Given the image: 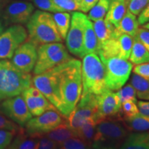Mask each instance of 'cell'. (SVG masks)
<instances>
[{
  "label": "cell",
  "mask_w": 149,
  "mask_h": 149,
  "mask_svg": "<svg viewBox=\"0 0 149 149\" xmlns=\"http://www.w3.org/2000/svg\"><path fill=\"white\" fill-rule=\"evenodd\" d=\"M58 32L63 40L66 39L70 28L71 16L68 12H57L53 15Z\"/></svg>",
  "instance_id": "obj_28"
},
{
  "label": "cell",
  "mask_w": 149,
  "mask_h": 149,
  "mask_svg": "<svg viewBox=\"0 0 149 149\" xmlns=\"http://www.w3.org/2000/svg\"><path fill=\"white\" fill-rule=\"evenodd\" d=\"M133 73H135L141 77L149 79V62L137 64L133 67Z\"/></svg>",
  "instance_id": "obj_42"
},
{
  "label": "cell",
  "mask_w": 149,
  "mask_h": 149,
  "mask_svg": "<svg viewBox=\"0 0 149 149\" xmlns=\"http://www.w3.org/2000/svg\"><path fill=\"white\" fill-rule=\"evenodd\" d=\"M17 132L0 129V149L8 148Z\"/></svg>",
  "instance_id": "obj_37"
},
{
  "label": "cell",
  "mask_w": 149,
  "mask_h": 149,
  "mask_svg": "<svg viewBox=\"0 0 149 149\" xmlns=\"http://www.w3.org/2000/svg\"><path fill=\"white\" fill-rule=\"evenodd\" d=\"M28 38V33L21 24H14L0 35V59L12 58L17 48Z\"/></svg>",
  "instance_id": "obj_12"
},
{
  "label": "cell",
  "mask_w": 149,
  "mask_h": 149,
  "mask_svg": "<svg viewBox=\"0 0 149 149\" xmlns=\"http://www.w3.org/2000/svg\"><path fill=\"white\" fill-rule=\"evenodd\" d=\"M82 59L81 95L86 94L99 95L109 90L106 85L104 65L97 54H87Z\"/></svg>",
  "instance_id": "obj_4"
},
{
  "label": "cell",
  "mask_w": 149,
  "mask_h": 149,
  "mask_svg": "<svg viewBox=\"0 0 149 149\" xmlns=\"http://www.w3.org/2000/svg\"><path fill=\"white\" fill-rule=\"evenodd\" d=\"M120 148L149 149V130L130 132Z\"/></svg>",
  "instance_id": "obj_19"
},
{
  "label": "cell",
  "mask_w": 149,
  "mask_h": 149,
  "mask_svg": "<svg viewBox=\"0 0 149 149\" xmlns=\"http://www.w3.org/2000/svg\"><path fill=\"white\" fill-rule=\"evenodd\" d=\"M42 135L46 136L57 142H61L71 137H77L76 131L70 127L66 121Z\"/></svg>",
  "instance_id": "obj_25"
},
{
  "label": "cell",
  "mask_w": 149,
  "mask_h": 149,
  "mask_svg": "<svg viewBox=\"0 0 149 149\" xmlns=\"http://www.w3.org/2000/svg\"><path fill=\"white\" fill-rule=\"evenodd\" d=\"M58 142L48 138L46 136L41 135L39 138L37 148L40 149H55L57 148Z\"/></svg>",
  "instance_id": "obj_40"
},
{
  "label": "cell",
  "mask_w": 149,
  "mask_h": 149,
  "mask_svg": "<svg viewBox=\"0 0 149 149\" xmlns=\"http://www.w3.org/2000/svg\"><path fill=\"white\" fill-rule=\"evenodd\" d=\"M35 6L26 1H15L7 3L3 10L2 19L4 26L14 24H26L33 11Z\"/></svg>",
  "instance_id": "obj_14"
},
{
  "label": "cell",
  "mask_w": 149,
  "mask_h": 149,
  "mask_svg": "<svg viewBox=\"0 0 149 149\" xmlns=\"http://www.w3.org/2000/svg\"><path fill=\"white\" fill-rule=\"evenodd\" d=\"M57 148L61 149H87L91 148L88 144L79 137H71L66 140L58 142Z\"/></svg>",
  "instance_id": "obj_31"
},
{
  "label": "cell",
  "mask_w": 149,
  "mask_h": 149,
  "mask_svg": "<svg viewBox=\"0 0 149 149\" xmlns=\"http://www.w3.org/2000/svg\"><path fill=\"white\" fill-rule=\"evenodd\" d=\"M98 42V48L103 43L113 37L115 27L106 19H101L93 23Z\"/></svg>",
  "instance_id": "obj_23"
},
{
  "label": "cell",
  "mask_w": 149,
  "mask_h": 149,
  "mask_svg": "<svg viewBox=\"0 0 149 149\" xmlns=\"http://www.w3.org/2000/svg\"><path fill=\"white\" fill-rule=\"evenodd\" d=\"M105 68V81L108 89L117 91L125 85L133 70V64L118 57L101 59Z\"/></svg>",
  "instance_id": "obj_8"
},
{
  "label": "cell",
  "mask_w": 149,
  "mask_h": 149,
  "mask_svg": "<svg viewBox=\"0 0 149 149\" xmlns=\"http://www.w3.org/2000/svg\"><path fill=\"white\" fill-rule=\"evenodd\" d=\"M59 77L61 107L59 111L68 118L79 101L82 92L81 61L72 58L60 64Z\"/></svg>",
  "instance_id": "obj_1"
},
{
  "label": "cell",
  "mask_w": 149,
  "mask_h": 149,
  "mask_svg": "<svg viewBox=\"0 0 149 149\" xmlns=\"http://www.w3.org/2000/svg\"><path fill=\"white\" fill-rule=\"evenodd\" d=\"M22 126H19L12 120H8V117L0 112V129H5L18 132L21 130Z\"/></svg>",
  "instance_id": "obj_39"
},
{
  "label": "cell",
  "mask_w": 149,
  "mask_h": 149,
  "mask_svg": "<svg viewBox=\"0 0 149 149\" xmlns=\"http://www.w3.org/2000/svg\"><path fill=\"white\" fill-rule=\"evenodd\" d=\"M33 3V5L41 10L47 11L49 13L64 12L62 9L57 6L53 0H31Z\"/></svg>",
  "instance_id": "obj_34"
},
{
  "label": "cell",
  "mask_w": 149,
  "mask_h": 149,
  "mask_svg": "<svg viewBox=\"0 0 149 149\" xmlns=\"http://www.w3.org/2000/svg\"><path fill=\"white\" fill-rule=\"evenodd\" d=\"M53 1L64 12L69 13L79 10L80 6L74 0H53Z\"/></svg>",
  "instance_id": "obj_36"
},
{
  "label": "cell",
  "mask_w": 149,
  "mask_h": 149,
  "mask_svg": "<svg viewBox=\"0 0 149 149\" xmlns=\"http://www.w3.org/2000/svg\"><path fill=\"white\" fill-rule=\"evenodd\" d=\"M32 85V76L6 59L0 60V101L21 95Z\"/></svg>",
  "instance_id": "obj_5"
},
{
  "label": "cell",
  "mask_w": 149,
  "mask_h": 149,
  "mask_svg": "<svg viewBox=\"0 0 149 149\" xmlns=\"http://www.w3.org/2000/svg\"><path fill=\"white\" fill-rule=\"evenodd\" d=\"M40 137L30 135L22 127L17 133L8 148L11 149H37Z\"/></svg>",
  "instance_id": "obj_20"
},
{
  "label": "cell",
  "mask_w": 149,
  "mask_h": 149,
  "mask_svg": "<svg viewBox=\"0 0 149 149\" xmlns=\"http://www.w3.org/2000/svg\"><path fill=\"white\" fill-rule=\"evenodd\" d=\"M130 84L137 93H145L149 91V79L133 73L130 80Z\"/></svg>",
  "instance_id": "obj_33"
},
{
  "label": "cell",
  "mask_w": 149,
  "mask_h": 149,
  "mask_svg": "<svg viewBox=\"0 0 149 149\" xmlns=\"http://www.w3.org/2000/svg\"><path fill=\"white\" fill-rule=\"evenodd\" d=\"M74 1H75L76 3H77L78 4H79V6H80V3H81V0H74Z\"/></svg>",
  "instance_id": "obj_51"
},
{
  "label": "cell",
  "mask_w": 149,
  "mask_h": 149,
  "mask_svg": "<svg viewBox=\"0 0 149 149\" xmlns=\"http://www.w3.org/2000/svg\"><path fill=\"white\" fill-rule=\"evenodd\" d=\"M120 46V53L119 57L128 59L131 52L133 43V37L128 34H121L117 37Z\"/></svg>",
  "instance_id": "obj_30"
},
{
  "label": "cell",
  "mask_w": 149,
  "mask_h": 149,
  "mask_svg": "<svg viewBox=\"0 0 149 149\" xmlns=\"http://www.w3.org/2000/svg\"><path fill=\"white\" fill-rule=\"evenodd\" d=\"M117 94L120 98L121 103L131 100L137 103V92L130 84L122 86L120 89L117 91Z\"/></svg>",
  "instance_id": "obj_32"
},
{
  "label": "cell",
  "mask_w": 149,
  "mask_h": 149,
  "mask_svg": "<svg viewBox=\"0 0 149 149\" xmlns=\"http://www.w3.org/2000/svg\"><path fill=\"white\" fill-rule=\"evenodd\" d=\"M60 64L32 78V84L59 111L61 107L60 93Z\"/></svg>",
  "instance_id": "obj_7"
},
{
  "label": "cell",
  "mask_w": 149,
  "mask_h": 149,
  "mask_svg": "<svg viewBox=\"0 0 149 149\" xmlns=\"http://www.w3.org/2000/svg\"><path fill=\"white\" fill-rule=\"evenodd\" d=\"M8 3L6 2H0V16H1L2 15V13L3 10H4V8L6 7V6L7 5Z\"/></svg>",
  "instance_id": "obj_47"
},
{
  "label": "cell",
  "mask_w": 149,
  "mask_h": 149,
  "mask_svg": "<svg viewBox=\"0 0 149 149\" xmlns=\"http://www.w3.org/2000/svg\"><path fill=\"white\" fill-rule=\"evenodd\" d=\"M30 1H31V0H30Z\"/></svg>",
  "instance_id": "obj_53"
},
{
  "label": "cell",
  "mask_w": 149,
  "mask_h": 149,
  "mask_svg": "<svg viewBox=\"0 0 149 149\" xmlns=\"http://www.w3.org/2000/svg\"><path fill=\"white\" fill-rule=\"evenodd\" d=\"M139 26L137 17L127 9L126 14L123 17L119 26L115 29L113 37H117L124 33L134 37L137 34Z\"/></svg>",
  "instance_id": "obj_18"
},
{
  "label": "cell",
  "mask_w": 149,
  "mask_h": 149,
  "mask_svg": "<svg viewBox=\"0 0 149 149\" xmlns=\"http://www.w3.org/2000/svg\"><path fill=\"white\" fill-rule=\"evenodd\" d=\"M3 30H4V25H3L2 21L0 20V35L3 33Z\"/></svg>",
  "instance_id": "obj_48"
},
{
  "label": "cell",
  "mask_w": 149,
  "mask_h": 149,
  "mask_svg": "<svg viewBox=\"0 0 149 149\" xmlns=\"http://www.w3.org/2000/svg\"><path fill=\"white\" fill-rule=\"evenodd\" d=\"M135 37H137V39L149 52V30L144 27L139 28Z\"/></svg>",
  "instance_id": "obj_41"
},
{
  "label": "cell",
  "mask_w": 149,
  "mask_h": 149,
  "mask_svg": "<svg viewBox=\"0 0 149 149\" xmlns=\"http://www.w3.org/2000/svg\"><path fill=\"white\" fill-rule=\"evenodd\" d=\"M125 1H126V3H128V2H129V1H130V0H125Z\"/></svg>",
  "instance_id": "obj_52"
},
{
  "label": "cell",
  "mask_w": 149,
  "mask_h": 149,
  "mask_svg": "<svg viewBox=\"0 0 149 149\" xmlns=\"http://www.w3.org/2000/svg\"><path fill=\"white\" fill-rule=\"evenodd\" d=\"M129 133L119 114L104 119L97 124L92 148H120Z\"/></svg>",
  "instance_id": "obj_2"
},
{
  "label": "cell",
  "mask_w": 149,
  "mask_h": 149,
  "mask_svg": "<svg viewBox=\"0 0 149 149\" xmlns=\"http://www.w3.org/2000/svg\"><path fill=\"white\" fill-rule=\"evenodd\" d=\"M96 103L95 121L97 124L104 119L118 115L122 105L117 93L111 90H108L101 95H96Z\"/></svg>",
  "instance_id": "obj_16"
},
{
  "label": "cell",
  "mask_w": 149,
  "mask_h": 149,
  "mask_svg": "<svg viewBox=\"0 0 149 149\" xmlns=\"http://www.w3.org/2000/svg\"><path fill=\"white\" fill-rule=\"evenodd\" d=\"M128 59L135 65L149 62V52L135 36L133 37V46Z\"/></svg>",
  "instance_id": "obj_26"
},
{
  "label": "cell",
  "mask_w": 149,
  "mask_h": 149,
  "mask_svg": "<svg viewBox=\"0 0 149 149\" xmlns=\"http://www.w3.org/2000/svg\"><path fill=\"white\" fill-rule=\"evenodd\" d=\"M97 123L93 119H89L79 126L76 131L77 137L84 141L92 148V144L96 132Z\"/></svg>",
  "instance_id": "obj_27"
},
{
  "label": "cell",
  "mask_w": 149,
  "mask_h": 149,
  "mask_svg": "<svg viewBox=\"0 0 149 149\" xmlns=\"http://www.w3.org/2000/svg\"><path fill=\"white\" fill-rule=\"evenodd\" d=\"M27 40L39 45L46 43L61 42L53 15L44 10H36L26 23Z\"/></svg>",
  "instance_id": "obj_3"
},
{
  "label": "cell",
  "mask_w": 149,
  "mask_h": 149,
  "mask_svg": "<svg viewBox=\"0 0 149 149\" xmlns=\"http://www.w3.org/2000/svg\"><path fill=\"white\" fill-rule=\"evenodd\" d=\"M96 111L95 95L86 94L81 95L75 108L68 118H66V122L70 128L74 131H77L79 126L87 120L93 119L95 121Z\"/></svg>",
  "instance_id": "obj_11"
},
{
  "label": "cell",
  "mask_w": 149,
  "mask_h": 149,
  "mask_svg": "<svg viewBox=\"0 0 149 149\" xmlns=\"http://www.w3.org/2000/svg\"><path fill=\"white\" fill-rule=\"evenodd\" d=\"M66 118L57 110H49L32 117L25 125V131L30 135L40 137L63 124Z\"/></svg>",
  "instance_id": "obj_10"
},
{
  "label": "cell",
  "mask_w": 149,
  "mask_h": 149,
  "mask_svg": "<svg viewBox=\"0 0 149 149\" xmlns=\"http://www.w3.org/2000/svg\"><path fill=\"white\" fill-rule=\"evenodd\" d=\"M86 17L87 15L82 12H72L70 28L65 39L68 52L81 59L85 56L84 53V34Z\"/></svg>",
  "instance_id": "obj_9"
},
{
  "label": "cell",
  "mask_w": 149,
  "mask_h": 149,
  "mask_svg": "<svg viewBox=\"0 0 149 149\" xmlns=\"http://www.w3.org/2000/svg\"><path fill=\"white\" fill-rule=\"evenodd\" d=\"M143 27L145 28V29H148V30H149V22H147L146 24H144V25H143Z\"/></svg>",
  "instance_id": "obj_49"
},
{
  "label": "cell",
  "mask_w": 149,
  "mask_h": 149,
  "mask_svg": "<svg viewBox=\"0 0 149 149\" xmlns=\"http://www.w3.org/2000/svg\"><path fill=\"white\" fill-rule=\"evenodd\" d=\"M10 1V0H0V2H6V3H9Z\"/></svg>",
  "instance_id": "obj_50"
},
{
  "label": "cell",
  "mask_w": 149,
  "mask_h": 149,
  "mask_svg": "<svg viewBox=\"0 0 149 149\" xmlns=\"http://www.w3.org/2000/svg\"><path fill=\"white\" fill-rule=\"evenodd\" d=\"M139 25L143 26L149 22V2L144 10L139 14V17L137 18Z\"/></svg>",
  "instance_id": "obj_44"
},
{
  "label": "cell",
  "mask_w": 149,
  "mask_h": 149,
  "mask_svg": "<svg viewBox=\"0 0 149 149\" xmlns=\"http://www.w3.org/2000/svg\"><path fill=\"white\" fill-rule=\"evenodd\" d=\"M128 3L125 0H111L105 19L116 28L126 14Z\"/></svg>",
  "instance_id": "obj_21"
},
{
  "label": "cell",
  "mask_w": 149,
  "mask_h": 149,
  "mask_svg": "<svg viewBox=\"0 0 149 149\" xmlns=\"http://www.w3.org/2000/svg\"><path fill=\"white\" fill-rule=\"evenodd\" d=\"M37 46L26 40L15 51L12 57V64L22 72L30 73L36 64Z\"/></svg>",
  "instance_id": "obj_15"
},
{
  "label": "cell",
  "mask_w": 149,
  "mask_h": 149,
  "mask_svg": "<svg viewBox=\"0 0 149 149\" xmlns=\"http://www.w3.org/2000/svg\"><path fill=\"white\" fill-rule=\"evenodd\" d=\"M148 2L149 0H130L128 3V9L135 15H139Z\"/></svg>",
  "instance_id": "obj_38"
},
{
  "label": "cell",
  "mask_w": 149,
  "mask_h": 149,
  "mask_svg": "<svg viewBox=\"0 0 149 149\" xmlns=\"http://www.w3.org/2000/svg\"><path fill=\"white\" fill-rule=\"evenodd\" d=\"M137 97L140 100H149V91L145 93H137Z\"/></svg>",
  "instance_id": "obj_46"
},
{
  "label": "cell",
  "mask_w": 149,
  "mask_h": 149,
  "mask_svg": "<svg viewBox=\"0 0 149 149\" xmlns=\"http://www.w3.org/2000/svg\"><path fill=\"white\" fill-rule=\"evenodd\" d=\"M28 109L33 116H38L49 110H57L53 104L35 86H30L22 93Z\"/></svg>",
  "instance_id": "obj_17"
},
{
  "label": "cell",
  "mask_w": 149,
  "mask_h": 149,
  "mask_svg": "<svg viewBox=\"0 0 149 149\" xmlns=\"http://www.w3.org/2000/svg\"><path fill=\"white\" fill-rule=\"evenodd\" d=\"M72 58L68 49L61 42L41 44L37 46V59L33 73L41 74Z\"/></svg>",
  "instance_id": "obj_6"
},
{
  "label": "cell",
  "mask_w": 149,
  "mask_h": 149,
  "mask_svg": "<svg viewBox=\"0 0 149 149\" xmlns=\"http://www.w3.org/2000/svg\"><path fill=\"white\" fill-rule=\"evenodd\" d=\"M139 113L137 103L131 100H128L122 103L119 115L121 117H128L133 116Z\"/></svg>",
  "instance_id": "obj_35"
},
{
  "label": "cell",
  "mask_w": 149,
  "mask_h": 149,
  "mask_svg": "<svg viewBox=\"0 0 149 149\" xmlns=\"http://www.w3.org/2000/svg\"><path fill=\"white\" fill-rule=\"evenodd\" d=\"M84 55L98 53V42L93 22L86 17L84 34Z\"/></svg>",
  "instance_id": "obj_22"
},
{
  "label": "cell",
  "mask_w": 149,
  "mask_h": 149,
  "mask_svg": "<svg viewBox=\"0 0 149 149\" xmlns=\"http://www.w3.org/2000/svg\"><path fill=\"white\" fill-rule=\"evenodd\" d=\"M99 0H81L79 10L84 13H88L96 4Z\"/></svg>",
  "instance_id": "obj_43"
},
{
  "label": "cell",
  "mask_w": 149,
  "mask_h": 149,
  "mask_svg": "<svg viewBox=\"0 0 149 149\" xmlns=\"http://www.w3.org/2000/svg\"><path fill=\"white\" fill-rule=\"evenodd\" d=\"M122 118L130 132L149 130V115L139 113L132 117Z\"/></svg>",
  "instance_id": "obj_24"
},
{
  "label": "cell",
  "mask_w": 149,
  "mask_h": 149,
  "mask_svg": "<svg viewBox=\"0 0 149 149\" xmlns=\"http://www.w3.org/2000/svg\"><path fill=\"white\" fill-rule=\"evenodd\" d=\"M137 105L139 113L143 115H149V100L148 101L139 100L137 102Z\"/></svg>",
  "instance_id": "obj_45"
},
{
  "label": "cell",
  "mask_w": 149,
  "mask_h": 149,
  "mask_svg": "<svg viewBox=\"0 0 149 149\" xmlns=\"http://www.w3.org/2000/svg\"><path fill=\"white\" fill-rule=\"evenodd\" d=\"M111 1V0H99L96 4L88 11L87 17L93 22L104 19L109 10Z\"/></svg>",
  "instance_id": "obj_29"
},
{
  "label": "cell",
  "mask_w": 149,
  "mask_h": 149,
  "mask_svg": "<svg viewBox=\"0 0 149 149\" xmlns=\"http://www.w3.org/2000/svg\"><path fill=\"white\" fill-rule=\"evenodd\" d=\"M0 112L22 127H24L33 117L20 95L3 100L0 104Z\"/></svg>",
  "instance_id": "obj_13"
}]
</instances>
